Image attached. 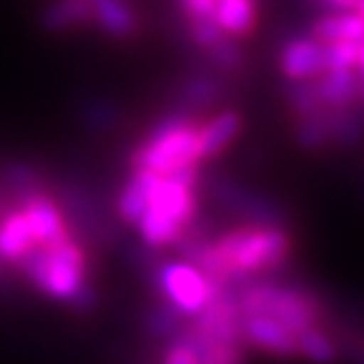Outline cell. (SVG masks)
Masks as SVG:
<instances>
[{"mask_svg":"<svg viewBox=\"0 0 364 364\" xmlns=\"http://www.w3.org/2000/svg\"><path fill=\"white\" fill-rule=\"evenodd\" d=\"M227 100V83L219 73H191L181 79L176 90V105L174 109H181L186 114L203 116L208 107H217Z\"/></svg>","mask_w":364,"mask_h":364,"instance_id":"obj_9","label":"cell"},{"mask_svg":"<svg viewBox=\"0 0 364 364\" xmlns=\"http://www.w3.org/2000/svg\"><path fill=\"white\" fill-rule=\"evenodd\" d=\"M243 340L273 356H298V336L267 316H243Z\"/></svg>","mask_w":364,"mask_h":364,"instance_id":"obj_10","label":"cell"},{"mask_svg":"<svg viewBox=\"0 0 364 364\" xmlns=\"http://www.w3.org/2000/svg\"><path fill=\"white\" fill-rule=\"evenodd\" d=\"M243 117L237 109H219L198 124V150L203 162L223 154L239 138Z\"/></svg>","mask_w":364,"mask_h":364,"instance_id":"obj_11","label":"cell"},{"mask_svg":"<svg viewBox=\"0 0 364 364\" xmlns=\"http://www.w3.org/2000/svg\"><path fill=\"white\" fill-rule=\"evenodd\" d=\"M14 205H18L25 213L37 249L53 247L73 237L65 217V207L47 191V186L16 200Z\"/></svg>","mask_w":364,"mask_h":364,"instance_id":"obj_7","label":"cell"},{"mask_svg":"<svg viewBox=\"0 0 364 364\" xmlns=\"http://www.w3.org/2000/svg\"><path fill=\"white\" fill-rule=\"evenodd\" d=\"M164 364H200L196 350L182 338L164 352Z\"/></svg>","mask_w":364,"mask_h":364,"instance_id":"obj_24","label":"cell"},{"mask_svg":"<svg viewBox=\"0 0 364 364\" xmlns=\"http://www.w3.org/2000/svg\"><path fill=\"white\" fill-rule=\"evenodd\" d=\"M243 316H267L284 324L296 336L299 332L318 326L320 306L306 291L291 287L255 284L249 286L237 299Z\"/></svg>","mask_w":364,"mask_h":364,"instance_id":"obj_5","label":"cell"},{"mask_svg":"<svg viewBox=\"0 0 364 364\" xmlns=\"http://www.w3.org/2000/svg\"><path fill=\"white\" fill-rule=\"evenodd\" d=\"M318 104L324 107L348 105L358 95V75L356 71H326L314 81H308Z\"/></svg>","mask_w":364,"mask_h":364,"instance_id":"obj_17","label":"cell"},{"mask_svg":"<svg viewBox=\"0 0 364 364\" xmlns=\"http://www.w3.org/2000/svg\"><path fill=\"white\" fill-rule=\"evenodd\" d=\"M198 181L200 168L184 170L174 176L154 174L146 210L134 225L148 247L164 249L178 245L186 231L195 225L198 213Z\"/></svg>","mask_w":364,"mask_h":364,"instance_id":"obj_2","label":"cell"},{"mask_svg":"<svg viewBox=\"0 0 364 364\" xmlns=\"http://www.w3.org/2000/svg\"><path fill=\"white\" fill-rule=\"evenodd\" d=\"M203 57L210 65V71L219 73L223 77L227 73H237L243 67V49H241L239 41L231 39V37L219 41L213 49L203 53Z\"/></svg>","mask_w":364,"mask_h":364,"instance_id":"obj_19","label":"cell"},{"mask_svg":"<svg viewBox=\"0 0 364 364\" xmlns=\"http://www.w3.org/2000/svg\"><path fill=\"white\" fill-rule=\"evenodd\" d=\"M330 11H356L360 0H320Z\"/></svg>","mask_w":364,"mask_h":364,"instance_id":"obj_25","label":"cell"},{"mask_svg":"<svg viewBox=\"0 0 364 364\" xmlns=\"http://www.w3.org/2000/svg\"><path fill=\"white\" fill-rule=\"evenodd\" d=\"M182 23L215 21L217 0H176Z\"/></svg>","mask_w":364,"mask_h":364,"instance_id":"obj_23","label":"cell"},{"mask_svg":"<svg viewBox=\"0 0 364 364\" xmlns=\"http://www.w3.org/2000/svg\"><path fill=\"white\" fill-rule=\"evenodd\" d=\"M93 25L116 41H130L140 31V14L130 0H90Z\"/></svg>","mask_w":364,"mask_h":364,"instance_id":"obj_13","label":"cell"},{"mask_svg":"<svg viewBox=\"0 0 364 364\" xmlns=\"http://www.w3.org/2000/svg\"><path fill=\"white\" fill-rule=\"evenodd\" d=\"M356 71H358V75L364 79V41L360 43V49H358V63H356Z\"/></svg>","mask_w":364,"mask_h":364,"instance_id":"obj_26","label":"cell"},{"mask_svg":"<svg viewBox=\"0 0 364 364\" xmlns=\"http://www.w3.org/2000/svg\"><path fill=\"white\" fill-rule=\"evenodd\" d=\"M37 249L25 213L18 205L0 213V263L18 265Z\"/></svg>","mask_w":364,"mask_h":364,"instance_id":"obj_12","label":"cell"},{"mask_svg":"<svg viewBox=\"0 0 364 364\" xmlns=\"http://www.w3.org/2000/svg\"><path fill=\"white\" fill-rule=\"evenodd\" d=\"M18 269L49 298L69 301L85 286L87 253L75 237H69L59 245L35 249Z\"/></svg>","mask_w":364,"mask_h":364,"instance_id":"obj_4","label":"cell"},{"mask_svg":"<svg viewBox=\"0 0 364 364\" xmlns=\"http://www.w3.org/2000/svg\"><path fill=\"white\" fill-rule=\"evenodd\" d=\"M310 37L322 45L363 43L364 18L356 11H330L314 23Z\"/></svg>","mask_w":364,"mask_h":364,"instance_id":"obj_14","label":"cell"},{"mask_svg":"<svg viewBox=\"0 0 364 364\" xmlns=\"http://www.w3.org/2000/svg\"><path fill=\"white\" fill-rule=\"evenodd\" d=\"M191 344V342H188ZM200 364H243L245 344H191Z\"/></svg>","mask_w":364,"mask_h":364,"instance_id":"obj_21","label":"cell"},{"mask_svg":"<svg viewBox=\"0 0 364 364\" xmlns=\"http://www.w3.org/2000/svg\"><path fill=\"white\" fill-rule=\"evenodd\" d=\"M203 116L170 109L154 122L140 142L132 148L130 170H150L160 176L200 168L203 158L198 150V124Z\"/></svg>","mask_w":364,"mask_h":364,"instance_id":"obj_3","label":"cell"},{"mask_svg":"<svg viewBox=\"0 0 364 364\" xmlns=\"http://www.w3.org/2000/svg\"><path fill=\"white\" fill-rule=\"evenodd\" d=\"M259 21V0H223L217 2L215 23L223 35L235 41L249 37Z\"/></svg>","mask_w":364,"mask_h":364,"instance_id":"obj_15","label":"cell"},{"mask_svg":"<svg viewBox=\"0 0 364 364\" xmlns=\"http://www.w3.org/2000/svg\"><path fill=\"white\" fill-rule=\"evenodd\" d=\"M298 354L314 363L326 364L336 358V346L322 330H318V326H314L298 334Z\"/></svg>","mask_w":364,"mask_h":364,"instance_id":"obj_20","label":"cell"},{"mask_svg":"<svg viewBox=\"0 0 364 364\" xmlns=\"http://www.w3.org/2000/svg\"><path fill=\"white\" fill-rule=\"evenodd\" d=\"M178 245L219 291H225L235 277L282 267L291 253L289 235L272 223L239 225L210 241L205 235H195L191 227Z\"/></svg>","mask_w":364,"mask_h":364,"instance_id":"obj_1","label":"cell"},{"mask_svg":"<svg viewBox=\"0 0 364 364\" xmlns=\"http://www.w3.org/2000/svg\"><path fill=\"white\" fill-rule=\"evenodd\" d=\"M162 296L184 316H196L221 291L191 261H170L158 269Z\"/></svg>","mask_w":364,"mask_h":364,"instance_id":"obj_6","label":"cell"},{"mask_svg":"<svg viewBox=\"0 0 364 364\" xmlns=\"http://www.w3.org/2000/svg\"><path fill=\"white\" fill-rule=\"evenodd\" d=\"M279 69L291 83L318 79L326 73L324 45L314 37H296L287 41L279 53Z\"/></svg>","mask_w":364,"mask_h":364,"instance_id":"obj_8","label":"cell"},{"mask_svg":"<svg viewBox=\"0 0 364 364\" xmlns=\"http://www.w3.org/2000/svg\"><path fill=\"white\" fill-rule=\"evenodd\" d=\"M360 43H334L324 45L326 71H356Z\"/></svg>","mask_w":364,"mask_h":364,"instance_id":"obj_22","label":"cell"},{"mask_svg":"<svg viewBox=\"0 0 364 364\" xmlns=\"http://www.w3.org/2000/svg\"><path fill=\"white\" fill-rule=\"evenodd\" d=\"M154 181L150 170H130V178L122 186L117 195V217L128 225H136L148 205V193Z\"/></svg>","mask_w":364,"mask_h":364,"instance_id":"obj_18","label":"cell"},{"mask_svg":"<svg viewBox=\"0 0 364 364\" xmlns=\"http://www.w3.org/2000/svg\"><path fill=\"white\" fill-rule=\"evenodd\" d=\"M356 13L360 14L364 18V0H360V4H358V9H356Z\"/></svg>","mask_w":364,"mask_h":364,"instance_id":"obj_27","label":"cell"},{"mask_svg":"<svg viewBox=\"0 0 364 364\" xmlns=\"http://www.w3.org/2000/svg\"><path fill=\"white\" fill-rule=\"evenodd\" d=\"M41 26L49 33H69L93 25L90 0H51L41 11Z\"/></svg>","mask_w":364,"mask_h":364,"instance_id":"obj_16","label":"cell"}]
</instances>
